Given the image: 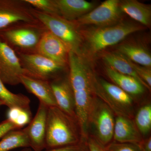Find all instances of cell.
Instances as JSON below:
<instances>
[{
	"label": "cell",
	"instance_id": "obj_16",
	"mask_svg": "<svg viewBox=\"0 0 151 151\" xmlns=\"http://www.w3.org/2000/svg\"><path fill=\"white\" fill-rule=\"evenodd\" d=\"M113 138L117 142L139 145L142 136L130 118L117 116L115 120Z\"/></svg>",
	"mask_w": 151,
	"mask_h": 151
},
{
	"label": "cell",
	"instance_id": "obj_5",
	"mask_svg": "<svg viewBox=\"0 0 151 151\" xmlns=\"http://www.w3.org/2000/svg\"><path fill=\"white\" fill-rule=\"evenodd\" d=\"M93 94L109 106L117 116L130 118L133 112L132 96L115 84L94 75L92 81Z\"/></svg>",
	"mask_w": 151,
	"mask_h": 151
},
{
	"label": "cell",
	"instance_id": "obj_6",
	"mask_svg": "<svg viewBox=\"0 0 151 151\" xmlns=\"http://www.w3.org/2000/svg\"><path fill=\"white\" fill-rule=\"evenodd\" d=\"M32 13L52 33L63 42L70 51L79 53L82 42V36L73 21H69L59 16L45 13L33 9Z\"/></svg>",
	"mask_w": 151,
	"mask_h": 151
},
{
	"label": "cell",
	"instance_id": "obj_19",
	"mask_svg": "<svg viewBox=\"0 0 151 151\" xmlns=\"http://www.w3.org/2000/svg\"><path fill=\"white\" fill-rule=\"evenodd\" d=\"M120 7L122 12L146 26L150 25L151 7L137 0H126L120 1Z\"/></svg>",
	"mask_w": 151,
	"mask_h": 151
},
{
	"label": "cell",
	"instance_id": "obj_1",
	"mask_svg": "<svg viewBox=\"0 0 151 151\" xmlns=\"http://www.w3.org/2000/svg\"><path fill=\"white\" fill-rule=\"evenodd\" d=\"M68 78L75 101L76 119L81 138L88 136V119L94 97L92 81L94 74L79 53L72 51L68 54Z\"/></svg>",
	"mask_w": 151,
	"mask_h": 151
},
{
	"label": "cell",
	"instance_id": "obj_33",
	"mask_svg": "<svg viewBox=\"0 0 151 151\" xmlns=\"http://www.w3.org/2000/svg\"><path fill=\"white\" fill-rule=\"evenodd\" d=\"M22 151H32L30 149L27 148H26L25 149H24V150H22Z\"/></svg>",
	"mask_w": 151,
	"mask_h": 151
},
{
	"label": "cell",
	"instance_id": "obj_34",
	"mask_svg": "<svg viewBox=\"0 0 151 151\" xmlns=\"http://www.w3.org/2000/svg\"><path fill=\"white\" fill-rule=\"evenodd\" d=\"M4 105V104H3V103L2 102H1V101H0V107H1V106H2V105Z\"/></svg>",
	"mask_w": 151,
	"mask_h": 151
},
{
	"label": "cell",
	"instance_id": "obj_17",
	"mask_svg": "<svg viewBox=\"0 0 151 151\" xmlns=\"http://www.w3.org/2000/svg\"><path fill=\"white\" fill-rule=\"evenodd\" d=\"M60 17L74 21L93 9L94 3L85 0H55Z\"/></svg>",
	"mask_w": 151,
	"mask_h": 151
},
{
	"label": "cell",
	"instance_id": "obj_30",
	"mask_svg": "<svg viewBox=\"0 0 151 151\" xmlns=\"http://www.w3.org/2000/svg\"><path fill=\"white\" fill-rule=\"evenodd\" d=\"M88 145L89 151H105L104 146L95 138H88Z\"/></svg>",
	"mask_w": 151,
	"mask_h": 151
},
{
	"label": "cell",
	"instance_id": "obj_31",
	"mask_svg": "<svg viewBox=\"0 0 151 151\" xmlns=\"http://www.w3.org/2000/svg\"><path fill=\"white\" fill-rule=\"evenodd\" d=\"M82 150L80 146L78 145H73L65 146V147H60L52 149L49 151H81Z\"/></svg>",
	"mask_w": 151,
	"mask_h": 151
},
{
	"label": "cell",
	"instance_id": "obj_13",
	"mask_svg": "<svg viewBox=\"0 0 151 151\" xmlns=\"http://www.w3.org/2000/svg\"><path fill=\"white\" fill-rule=\"evenodd\" d=\"M70 51L68 47L63 42L47 30L40 41L36 53L66 66Z\"/></svg>",
	"mask_w": 151,
	"mask_h": 151
},
{
	"label": "cell",
	"instance_id": "obj_28",
	"mask_svg": "<svg viewBox=\"0 0 151 151\" xmlns=\"http://www.w3.org/2000/svg\"><path fill=\"white\" fill-rule=\"evenodd\" d=\"M105 148V151H140L138 145L130 143L113 142Z\"/></svg>",
	"mask_w": 151,
	"mask_h": 151
},
{
	"label": "cell",
	"instance_id": "obj_8",
	"mask_svg": "<svg viewBox=\"0 0 151 151\" xmlns=\"http://www.w3.org/2000/svg\"><path fill=\"white\" fill-rule=\"evenodd\" d=\"M17 54L24 75L36 79L51 82L60 77L58 75L66 67L37 53Z\"/></svg>",
	"mask_w": 151,
	"mask_h": 151
},
{
	"label": "cell",
	"instance_id": "obj_2",
	"mask_svg": "<svg viewBox=\"0 0 151 151\" xmlns=\"http://www.w3.org/2000/svg\"><path fill=\"white\" fill-rule=\"evenodd\" d=\"M78 129L75 119L57 106L48 107L47 116L46 147L53 149L77 145L81 137Z\"/></svg>",
	"mask_w": 151,
	"mask_h": 151
},
{
	"label": "cell",
	"instance_id": "obj_24",
	"mask_svg": "<svg viewBox=\"0 0 151 151\" xmlns=\"http://www.w3.org/2000/svg\"><path fill=\"white\" fill-rule=\"evenodd\" d=\"M135 126L141 135L147 134L151 129V105L147 104L139 109L135 117Z\"/></svg>",
	"mask_w": 151,
	"mask_h": 151
},
{
	"label": "cell",
	"instance_id": "obj_32",
	"mask_svg": "<svg viewBox=\"0 0 151 151\" xmlns=\"http://www.w3.org/2000/svg\"><path fill=\"white\" fill-rule=\"evenodd\" d=\"M140 151H151V138H148L145 140L142 141L138 145Z\"/></svg>",
	"mask_w": 151,
	"mask_h": 151
},
{
	"label": "cell",
	"instance_id": "obj_29",
	"mask_svg": "<svg viewBox=\"0 0 151 151\" xmlns=\"http://www.w3.org/2000/svg\"><path fill=\"white\" fill-rule=\"evenodd\" d=\"M19 129L12 122L8 119L0 123V139L12 130Z\"/></svg>",
	"mask_w": 151,
	"mask_h": 151
},
{
	"label": "cell",
	"instance_id": "obj_22",
	"mask_svg": "<svg viewBox=\"0 0 151 151\" xmlns=\"http://www.w3.org/2000/svg\"><path fill=\"white\" fill-rule=\"evenodd\" d=\"M29 147V141L24 129L12 130L0 140V151H10L19 148Z\"/></svg>",
	"mask_w": 151,
	"mask_h": 151
},
{
	"label": "cell",
	"instance_id": "obj_11",
	"mask_svg": "<svg viewBox=\"0 0 151 151\" xmlns=\"http://www.w3.org/2000/svg\"><path fill=\"white\" fill-rule=\"evenodd\" d=\"M24 71L15 51L0 37V78L4 84H20Z\"/></svg>",
	"mask_w": 151,
	"mask_h": 151
},
{
	"label": "cell",
	"instance_id": "obj_10",
	"mask_svg": "<svg viewBox=\"0 0 151 151\" xmlns=\"http://www.w3.org/2000/svg\"><path fill=\"white\" fill-rule=\"evenodd\" d=\"M33 9L25 0H0V30L19 22H40L33 14Z\"/></svg>",
	"mask_w": 151,
	"mask_h": 151
},
{
	"label": "cell",
	"instance_id": "obj_12",
	"mask_svg": "<svg viewBox=\"0 0 151 151\" xmlns=\"http://www.w3.org/2000/svg\"><path fill=\"white\" fill-rule=\"evenodd\" d=\"M47 106L40 102L35 116L24 128L30 147L35 151H41L46 147Z\"/></svg>",
	"mask_w": 151,
	"mask_h": 151
},
{
	"label": "cell",
	"instance_id": "obj_15",
	"mask_svg": "<svg viewBox=\"0 0 151 151\" xmlns=\"http://www.w3.org/2000/svg\"><path fill=\"white\" fill-rule=\"evenodd\" d=\"M20 84L37 97L40 103L48 107L57 106L50 82L24 75L21 77Z\"/></svg>",
	"mask_w": 151,
	"mask_h": 151
},
{
	"label": "cell",
	"instance_id": "obj_3",
	"mask_svg": "<svg viewBox=\"0 0 151 151\" xmlns=\"http://www.w3.org/2000/svg\"><path fill=\"white\" fill-rule=\"evenodd\" d=\"M46 28L41 23L19 22L0 30V37L17 53H36Z\"/></svg>",
	"mask_w": 151,
	"mask_h": 151
},
{
	"label": "cell",
	"instance_id": "obj_9",
	"mask_svg": "<svg viewBox=\"0 0 151 151\" xmlns=\"http://www.w3.org/2000/svg\"><path fill=\"white\" fill-rule=\"evenodd\" d=\"M120 3L119 0H107L97 7L73 22L77 27L91 24L98 27H105L116 24L122 15Z\"/></svg>",
	"mask_w": 151,
	"mask_h": 151
},
{
	"label": "cell",
	"instance_id": "obj_27",
	"mask_svg": "<svg viewBox=\"0 0 151 151\" xmlns=\"http://www.w3.org/2000/svg\"><path fill=\"white\" fill-rule=\"evenodd\" d=\"M132 67L138 76L143 80L147 85L151 86V69L150 68L145 67L138 65L131 61Z\"/></svg>",
	"mask_w": 151,
	"mask_h": 151
},
{
	"label": "cell",
	"instance_id": "obj_21",
	"mask_svg": "<svg viewBox=\"0 0 151 151\" xmlns=\"http://www.w3.org/2000/svg\"><path fill=\"white\" fill-rule=\"evenodd\" d=\"M117 52L136 64L151 67V55L143 46L133 44H123L118 47Z\"/></svg>",
	"mask_w": 151,
	"mask_h": 151
},
{
	"label": "cell",
	"instance_id": "obj_23",
	"mask_svg": "<svg viewBox=\"0 0 151 151\" xmlns=\"http://www.w3.org/2000/svg\"><path fill=\"white\" fill-rule=\"evenodd\" d=\"M0 101L4 105H6L9 109L19 108L27 111H30V100L28 97L24 94H14L10 92L5 86L0 78Z\"/></svg>",
	"mask_w": 151,
	"mask_h": 151
},
{
	"label": "cell",
	"instance_id": "obj_20",
	"mask_svg": "<svg viewBox=\"0 0 151 151\" xmlns=\"http://www.w3.org/2000/svg\"><path fill=\"white\" fill-rule=\"evenodd\" d=\"M103 59L106 64L117 72L132 76L138 80L144 87L150 89L147 84L138 76L132 67L129 59L118 52H109L103 55Z\"/></svg>",
	"mask_w": 151,
	"mask_h": 151
},
{
	"label": "cell",
	"instance_id": "obj_7",
	"mask_svg": "<svg viewBox=\"0 0 151 151\" xmlns=\"http://www.w3.org/2000/svg\"><path fill=\"white\" fill-rule=\"evenodd\" d=\"M114 113L102 100L94 97L89 109L88 126L93 130L95 138L103 146L113 138L115 120Z\"/></svg>",
	"mask_w": 151,
	"mask_h": 151
},
{
	"label": "cell",
	"instance_id": "obj_14",
	"mask_svg": "<svg viewBox=\"0 0 151 151\" xmlns=\"http://www.w3.org/2000/svg\"><path fill=\"white\" fill-rule=\"evenodd\" d=\"M50 84L58 107L76 120L75 101L68 76L57 78Z\"/></svg>",
	"mask_w": 151,
	"mask_h": 151
},
{
	"label": "cell",
	"instance_id": "obj_18",
	"mask_svg": "<svg viewBox=\"0 0 151 151\" xmlns=\"http://www.w3.org/2000/svg\"><path fill=\"white\" fill-rule=\"evenodd\" d=\"M107 76L115 85L131 96H137L142 94L145 87L136 78L117 72L111 68L106 67Z\"/></svg>",
	"mask_w": 151,
	"mask_h": 151
},
{
	"label": "cell",
	"instance_id": "obj_26",
	"mask_svg": "<svg viewBox=\"0 0 151 151\" xmlns=\"http://www.w3.org/2000/svg\"><path fill=\"white\" fill-rule=\"evenodd\" d=\"M34 9L45 13L60 16L55 0H25Z\"/></svg>",
	"mask_w": 151,
	"mask_h": 151
},
{
	"label": "cell",
	"instance_id": "obj_35",
	"mask_svg": "<svg viewBox=\"0 0 151 151\" xmlns=\"http://www.w3.org/2000/svg\"><path fill=\"white\" fill-rule=\"evenodd\" d=\"M84 151V150H82V151Z\"/></svg>",
	"mask_w": 151,
	"mask_h": 151
},
{
	"label": "cell",
	"instance_id": "obj_25",
	"mask_svg": "<svg viewBox=\"0 0 151 151\" xmlns=\"http://www.w3.org/2000/svg\"><path fill=\"white\" fill-rule=\"evenodd\" d=\"M7 116V119L12 122L19 129L29 124L32 120L30 111L19 108H10L8 111Z\"/></svg>",
	"mask_w": 151,
	"mask_h": 151
},
{
	"label": "cell",
	"instance_id": "obj_4",
	"mask_svg": "<svg viewBox=\"0 0 151 151\" xmlns=\"http://www.w3.org/2000/svg\"><path fill=\"white\" fill-rule=\"evenodd\" d=\"M142 28V27L132 23L123 22L80 33L85 39L89 52L96 53L119 43L128 35Z\"/></svg>",
	"mask_w": 151,
	"mask_h": 151
}]
</instances>
